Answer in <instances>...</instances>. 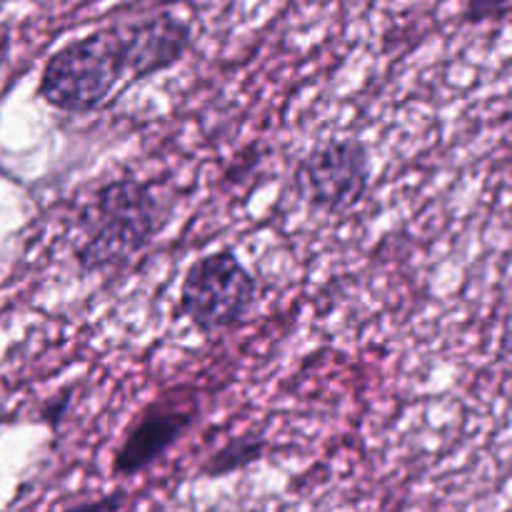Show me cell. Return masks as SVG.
<instances>
[{"label": "cell", "instance_id": "obj_2", "mask_svg": "<svg viewBox=\"0 0 512 512\" xmlns=\"http://www.w3.org/2000/svg\"><path fill=\"white\" fill-rule=\"evenodd\" d=\"M128 80L118 23L90 30L60 45L40 70L38 98L68 115L103 108L118 85Z\"/></svg>", "mask_w": 512, "mask_h": 512}, {"label": "cell", "instance_id": "obj_1", "mask_svg": "<svg viewBox=\"0 0 512 512\" xmlns=\"http://www.w3.org/2000/svg\"><path fill=\"white\" fill-rule=\"evenodd\" d=\"M173 220V195L153 180L115 178L75 213L73 260L83 275L110 273L143 253Z\"/></svg>", "mask_w": 512, "mask_h": 512}, {"label": "cell", "instance_id": "obj_8", "mask_svg": "<svg viewBox=\"0 0 512 512\" xmlns=\"http://www.w3.org/2000/svg\"><path fill=\"white\" fill-rule=\"evenodd\" d=\"M512 10V0H465L463 18L465 25H485L503 20Z\"/></svg>", "mask_w": 512, "mask_h": 512}, {"label": "cell", "instance_id": "obj_5", "mask_svg": "<svg viewBox=\"0 0 512 512\" xmlns=\"http://www.w3.org/2000/svg\"><path fill=\"white\" fill-rule=\"evenodd\" d=\"M203 418L198 390L190 385L165 390L150 400L125 430L113 455V478L130 480L158 465Z\"/></svg>", "mask_w": 512, "mask_h": 512}, {"label": "cell", "instance_id": "obj_4", "mask_svg": "<svg viewBox=\"0 0 512 512\" xmlns=\"http://www.w3.org/2000/svg\"><path fill=\"white\" fill-rule=\"evenodd\" d=\"M373 153L355 135L328 138L303 155L293 173L300 203L320 215H348L368 198Z\"/></svg>", "mask_w": 512, "mask_h": 512}, {"label": "cell", "instance_id": "obj_9", "mask_svg": "<svg viewBox=\"0 0 512 512\" xmlns=\"http://www.w3.org/2000/svg\"><path fill=\"white\" fill-rule=\"evenodd\" d=\"M130 495L125 488L118 490H110V493L98 495V498H88V500H80V503L68 505L60 512H123L125 505H128Z\"/></svg>", "mask_w": 512, "mask_h": 512}, {"label": "cell", "instance_id": "obj_6", "mask_svg": "<svg viewBox=\"0 0 512 512\" xmlns=\"http://www.w3.org/2000/svg\"><path fill=\"white\" fill-rule=\"evenodd\" d=\"M118 33L128 83H140L175 68L193 50V28L188 20L178 18L170 10L118 23Z\"/></svg>", "mask_w": 512, "mask_h": 512}, {"label": "cell", "instance_id": "obj_3", "mask_svg": "<svg viewBox=\"0 0 512 512\" xmlns=\"http://www.w3.org/2000/svg\"><path fill=\"white\" fill-rule=\"evenodd\" d=\"M258 300V280L230 248L200 255L180 283L178 315L200 335L225 333L248 320Z\"/></svg>", "mask_w": 512, "mask_h": 512}, {"label": "cell", "instance_id": "obj_11", "mask_svg": "<svg viewBox=\"0 0 512 512\" xmlns=\"http://www.w3.org/2000/svg\"><path fill=\"white\" fill-rule=\"evenodd\" d=\"M185 3H190V0H153V5L158 10H170L175 8V5H185Z\"/></svg>", "mask_w": 512, "mask_h": 512}, {"label": "cell", "instance_id": "obj_10", "mask_svg": "<svg viewBox=\"0 0 512 512\" xmlns=\"http://www.w3.org/2000/svg\"><path fill=\"white\" fill-rule=\"evenodd\" d=\"M68 403H70V395L60 393V395H55V398L43 408V420L53 430H58L60 423H63L65 413H68Z\"/></svg>", "mask_w": 512, "mask_h": 512}, {"label": "cell", "instance_id": "obj_7", "mask_svg": "<svg viewBox=\"0 0 512 512\" xmlns=\"http://www.w3.org/2000/svg\"><path fill=\"white\" fill-rule=\"evenodd\" d=\"M270 443L265 435L260 433H243L230 438L228 443L220 445L218 450L208 455V458L200 463L198 478L205 480H223L230 478L235 473H243V470L253 468L255 463L268 455Z\"/></svg>", "mask_w": 512, "mask_h": 512}]
</instances>
